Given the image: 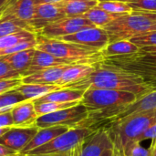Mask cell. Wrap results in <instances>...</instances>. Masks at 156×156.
<instances>
[{
    "label": "cell",
    "instance_id": "cell-26",
    "mask_svg": "<svg viewBox=\"0 0 156 156\" xmlns=\"http://www.w3.org/2000/svg\"><path fill=\"white\" fill-rule=\"evenodd\" d=\"M120 16H122V15L112 14V13H109V12L98 7V6H95V7L91 8L90 10H89L88 12H86L81 16L88 19L94 26H96L98 27H103L104 26L110 24L111 22H112L113 20L118 18Z\"/></svg>",
    "mask_w": 156,
    "mask_h": 156
},
{
    "label": "cell",
    "instance_id": "cell-13",
    "mask_svg": "<svg viewBox=\"0 0 156 156\" xmlns=\"http://www.w3.org/2000/svg\"><path fill=\"white\" fill-rule=\"evenodd\" d=\"M11 114L14 122V127L29 128L37 126L38 118L33 101L27 100L15 105L11 110Z\"/></svg>",
    "mask_w": 156,
    "mask_h": 156
},
{
    "label": "cell",
    "instance_id": "cell-9",
    "mask_svg": "<svg viewBox=\"0 0 156 156\" xmlns=\"http://www.w3.org/2000/svg\"><path fill=\"white\" fill-rule=\"evenodd\" d=\"M95 27L96 26H94L91 22L82 16L64 17L49 24L37 34L48 38L57 39L60 37L72 35L80 30Z\"/></svg>",
    "mask_w": 156,
    "mask_h": 156
},
{
    "label": "cell",
    "instance_id": "cell-17",
    "mask_svg": "<svg viewBox=\"0 0 156 156\" xmlns=\"http://www.w3.org/2000/svg\"><path fill=\"white\" fill-rule=\"evenodd\" d=\"M96 65L75 64V65L69 66L66 69V70L63 72L57 85L64 89L86 79L95 70Z\"/></svg>",
    "mask_w": 156,
    "mask_h": 156
},
{
    "label": "cell",
    "instance_id": "cell-15",
    "mask_svg": "<svg viewBox=\"0 0 156 156\" xmlns=\"http://www.w3.org/2000/svg\"><path fill=\"white\" fill-rule=\"evenodd\" d=\"M67 65H75V64L69 60L57 58L46 51L38 50L36 48L31 65L28 68V69L25 72L23 77L28 76L30 74H33L37 71H39L45 69L59 67V66H67Z\"/></svg>",
    "mask_w": 156,
    "mask_h": 156
},
{
    "label": "cell",
    "instance_id": "cell-34",
    "mask_svg": "<svg viewBox=\"0 0 156 156\" xmlns=\"http://www.w3.org/2000/svg\"><path fill=\"white\" fill-rule=\"evenodd\" d=\"M20 78H22V76L18 72L14 70L6 62L0 58V80Z\"/></svg>",
    "mask_w": 156,
    "mask_h": 156
},
{
    "label": "cell",
    "instance_id": "cell-22",
    "mask_svg": "<svg viewBox=\"0 0 156 156\" xmlns=\"http://www.w3.org/2000/svg\"><path fill=\"white\" fill-rule=\"evenodd\" d=\"M99 1L85 0H62L57 3L65 14L66 17H78L83 16L91 8L97 6Z\"/></svg>",
    "mask_w": 156,
    "mask_h": 156
},
{
    "label": "cell",
    "instance_id": "cell-29",
    "mask_svg": "<svg viewBox=\"0 0 156 156\" xmlns=\"http://www.w3.org/2000/svg\"><path fill=\"white\" fill-rule=\"evenodd\" d=\"M98 7L116 15H126L133 12L132 7L130 6L129 3L115 1V0H107V1H99Z\"/></svg>",
    "mask_w": 156,
    "mask_h": 156
},
{
    "label": "cell",
    "instance_id": "cell-3",
    "mask_svg": "<svg viewBox=\"0 0 156 156\" xmlns=\"http://www.w3.org/2000/svg\"><path fill=\"white\" fill-rule=\"evenodd\" d=\"M156 121V111L142 112L109 123L107 131L114 150L122 155L134 143H141L145 132Z\"/></svg>",
    "mask_w": 156,
    "mask_h": 156
},
{
    "label": "cell",
    "instance_id": "cell-18",
    "mask_svg": "<svg viewBox=\"0 0 156 156\" xmlns=\"http://www.w3.org/2000/svg\"><path fill=\"white\" fill-rule=\"evenodd\" d=\"M70 130L68 127L64 126H54V127H48V128H39L37 134L34 136V138L29 142V144L25 147V149L21 152V154L27 153L29 151H32L36 148H38L53 139L57 138L58 136L65 133Z\"/></svg>",
    "mask_w": 156,
    "mask_h": 156
},
{
    "label": "cell",
    "instance_id": "cell-6",
    "mask_svg": "<svg viewBox=\"0 0 156 156\" xmlns=\"http://www.w3.org/2000/svg\"><path fill=\"white\" fill-rule=\"evenodd\" d=\"M95 130L90 128H74L58 136L49 143L23 154V156H58L68 154L82 143Z\"/></svg>",
    "mask_w": 156,
    "mask_h": 156
},
{
    "label": "cell",
    "instance_id": "cell-14",
    "mask_svg": "<svg viewBox=\"0 0 156 156\" xmlns=\"http://www.w3.org/2000/svg\"><path fill=\"white\" fill-rule=\"evenodd\" d=\"M35 6V0H7L2 16H13L29 24L34 16Z\"/></svg>",
    "mask_w": 156,
    "mask_h": 156
},
{
    "label": "cell",
    "instance_id": "cell-1",
    "mask_svg": "<svg viewBox=\"0 0 156 156\" xmlns=\"http://www.w3.org/2000/svg\"><path fill=\"white\" fill-rule=\"evenodd\" d=\"M137 99L131 92L106 89L86 90L81 101L89 112L84 128L96 131L107 126Z\"/></svg>",
    "mask_w": 156,
    "mask_h": 156
},
{
    "label": "cell",
    "instance_id": "cell-10",
    "mask_svg": "<svg viewBox=\"0 0 156 156\" xmlns=\"http://www.w3.org/2000/svg\"><path fill=\"white\" fill-rule=\"evenodd\" d=\"M57 39L89 47L99 51H101L110 43L108 33L102 27H98L86 28L75 34L60 37Z\"/></svg>",
    "mask_w": 156,
    "mask_h": 156
},
{
    "label": "cell",
    "instance_id": "cell-23",
    "mask_svg": "<svg viewBox=\"0 0 156 156\" xmlns=\"http://www.w3.org/2000/svg\"><path fill=\"white\" fill-rule=\"evenodd\" d=\"M140 48L130 40H118L109 43L101 52L104 58L132 55L138 53Z\"/></svg>",
    "mask_w": 156,
    "mask_h": 156
},
{
    "label": "cell",
    "instance_id": "cell-21",
    "mask_svg": "<svg viewBox=\"0 0 156 156\" xmlns=\"http://www.w3.org/2000/svg\"><path fill=\"white\" fill-rule=\"evenodd\" d=\"M35 50L36 48H30L5 57H1L0 58L3 61L6 62L14 70L18 72L23 77L25 72L28 69V68L31 65Z\"/></svg>",
    "mask_w": 156,
    "mask_h": 156
},
{
    "label": "cell",
    "instance_id": "cell-19",
    "mask_svg": "<svg viewBox=\"0 0 156 156\" xmlns=\"http://www.w3.org/2000/svg\"><path fill=\"white\" fill-rule=\"evenodd\" d=\"M84 91L79 90H73L69 88L60 89L58 90L50 92L44 97L33 101L34 103L41 102H58V103H70L78 102L80 103L83 98Z\"/></svg>",
    "mask_w": 156,
    "mask_h": 156
},
{
    "label": "cell",
    "instance_id": "cell-8",
    "mask_svg": "<svg viewBox=\"0 0 156 156\" xmlns=\"http://www.w3.org/2000/svg\"><path fill=\"white\" fill-rule=\"evenodd\" d=\"M109 149H114L106 127L94 131L82 143L68 153V156H101Z\"/></svg>",
    "mask_w": 156,
    "mask_h": 156
},
{
    "label": "cell",
    "instance_id": "cell-37",
    "mask_svg": "<svg viewBox=\"0 0 156 156\" xmlns=\"http://www.w3.org/2000/svg\"><path fill=\"white\" fill-rule=\"evenodd\" d=\"M156 138V121L153 123V125L145 132V133L143 135L142 139H141V142L142 141H144V140H147V139H155Z\"/></svg>",
    "mask_w": 156,
    "mask_h": 156
},
{
    "label": "cell",
    "instance_id": "cell-27",
    "mask_svg": "<svg viewBox=\"0 0 156 156\" xmlns=\"http://www.w3.org/2000/svg\"><path fill=\"white\" fill-rule=\"evenodd\" d=\"M36 39H37V34L27 30H23L15 34L0 37V51L5 50L15 45H17L21 42L36 40Z\"/></svg>",
    "mask_w": 156,
    "mask_h": 156
},
{
    "label": "cell",
    "instance_id": "cell-28",
    "mask_svg": "<svg viewBox=\"0 0 156 156\" xmlns=\"http://www.w3.org/2000/svg\"><path fill=\"white\" fill-rule=\"evenodd\" d=\"M27 101V99L16 90V89L7 91L0 95V112H6L12 110V108L22 101Z\"/></svg>",
    "mask_w": 156,
    "mask_h": 156
},
{
    "label": "cell",
    "instance_id": "cell-36",
    "mask_svg": "<svg viewBox=\"0 0 156 156\" xmlns=\"http://www.w3.org/2000/svg\"><path fill=\"white\" fill-rule=\"evenodd\" d=\"M14 127V122L11 114V111L0 113V128Z\"/></svg>",
    "mask_w": 156,
    "mask_h": 156
},
{
    "label": "cell",
    "instance_id": "cell-47",
    "mask_svg": "<svg viewBox=\"0 0 156 156\" xmlns=\"http://www.w3.org/2000/svg\"><path fill=\"white\" fill-rule=\"evenodd\" d=\"M85 1H99V0H85Z\"/></svg>",
    "mask_w": 156,
    "mask_h": 156
},
{
    "label": "cell",
    "instance_id": "cell-44",
    "mask_svg": "<svg viewBox=\"0 0 156 156\" xmlns=\"http://www.w3.org/2000/svg\"><path fill=\"white\" fill-rule=\"evenodd\" d=\"M11 127H5V128H0V138L5 133H7L8 131H9V129H10Z\"/></svg>",
    "mask_w": 156,
    "mask_h": 156
},
{
    "label": "cell",
    "instance_id": "cell-33",
    "mask_svg": "<svg viewBox=\"0 0 156 156\" xmlns=\"http://www.w3.org/2000/svg\"><path fill=\"white\" fill-rule=\"evenodd\" d=\"M152 150L151 147L149 149L144 148L141 145V143L133 144L122 154V156H151Z\"/></svg>",
    "mask_w": 156,
    "mask_h": 156
},
{
    "label": "cell",
    "instance_id": "cell-35",
    "mask_svg": "<svg viewBox=\"0 0 156 156\" xmlns=\"http://www.w3.org/2000/svg\"><path fill=\"white\" fill-rule=\"evenodd\" d=\"M21 84H22V78L0 80V95L16 89Z\"/></svg>",
    "mask_w": 156,
    "mask_h": 156
},
{
    "label": "cell",
    "instance_id": "cell-2",
    "mask_svg": "<svg viewBox=\"0 0 156 156\" xmlns=\"http://www.w3.org/2000/svg\"><path fill=\"white\" fill-rule=\"evenodd\" d=\"M68 88L82 91L89 89L114 90L131 92L138 99L154 90L140 76L104 62L98 63L95 70L86 79Z\"/></svg>",
    "mask_w": 156,
    "mask_h": 156
},
{
    "label": "cell",
    "instance_id": "cell-40",
    "mask_svg": "<svg viewBox=\"0 0 156 156\" xmlns=\"http://www.w3.org/2000/svg\"><path fill=\"white\" fill-rule=\"evenodd\" d=\"M139 12H141L143 15L146 16L147 17L151 18L152 20L155 21L156 23V12H145V11H139Z\"/></svg>",
    "mask_w": 156,
    "mask_h": 156
},
{
    "label": "cell",
    "instance_id": "cell-46",
    "mask_svg": "<svg viewBox=\"0 0 156 156\" xmlns=\"http://www.w3.org/2000/svg\"><path fill=\"white\" fill-rule=\"evenodd\" d=\"M114 156H122L119 152H117L116 150H114Z\"/></svg>",
    "mask_w": 156,
    "mask_h": 156
},
{
    "label": "cell",
    "instance_id": "cell-42",
    "mask_svg": "<svg viewBox=\"0 0 156 156\" xmlns=\"http://www.w3.org/2000/svg\"><path fill=\"white\" fill-rule=\"evenodd\" d=\"M101 156H114V149H109L106 150Z\"/></svg>",
    "mask_w": 156,
    "mask_h": 156
},
{
    "label": "cell",
    "instance_id": "cell-30",
    "mask_svg": "<svg viewBox=\"0 0 156 156\" xmlns=\"http://www.w3.org/2000/svg\"><path fill=\"white\" fill-rule=\"evenodd\" d=\"M81 103V102H80ZM35 110L37 116H42L46 114H49L52 112H56L67 108H70L76 106L80 103L78 102H70V103H58V102H41V103H34Z\"/></svg>",
    "mask_w": 156,
    "mask_h": 156
},
{
    "label": "cell",
    "instance_id": "cell-41",
    "mask_svg": "<svg viewBox=\"0 0 156 156\" xmlns=\"http://www.w3.org/2000/svg\"><path fill=\"white\" fill-rule=\"evenodd\" d=\"M151 150H152V155L156 156V138L153 140L152 145H151Z\"/></svg>",
    "mask_w": 156,
    "mask_h": 156
},
{
    "label": "cell",
    "instance_id": "cell-4",
    "mask_svg": "<svg viewBox=\"0 0 156 156\" xmlns=\"http://www.w3.org/2000/svg\"><path fill=\"white\" fill-rule=\"evenodd\" d=\"M36 48L74 64L96 65L104 60L101 52L99 50L71 42L48 38L39 34H37Z\"/></svg>",
    "mask_w": 156,
    "mask_h": 156
},
{
    "label": "cell",
    "instance_id": "cell-5",
    "mask_svg": "<svg viewBox=\"0 0 156 156\" xmlns=\"http://www.w3.org/2000/svg\"><path fill=\"white\" fill-rule=\"evenodd\" d=\"M102 28L108 33L111 43L118 40H130L141 33L156 30V23L141 12L133 11L120 16Z\"/></svg>",
    "mask_w": 156,
    "mask_h": 156
},
{
    "label": "cell",
    "instance_id": "cell-38",
    "mask_svg": "<svg viewBox=\"0 0 156 156\" xmlns=\"http://www.w3.org/2000/svg\"><path fill=\"white\" fill-rule=\"evenodd\" d=\"M21 154L13 150V149H10L5 145H2L0 144V156H20Z\"/></svg>",
    "mask_w": 156,
    "mask_h": 156
},
{
    "label": "cell",
    "instance_id": "cell-43",
    "mask_svg": "<svg viewBox=\"0 0 156 156\" xmlns=\"http://www.w3.org/2000/svg\"><path fill=\"white\" fill-rule=\"evenodd\" d=\"M6 2H7V0H0V16H2V12L5 8Z\"/></svg>",
    "mask_w": 156,
    "mask_h": 156
},
{
    "label": "cell",
    "instance_id": "cell-45",
    "mask_svg": "<svg viewBox=\"0 0 156 156\" xmlns=\"http://www.w3.org/2000/svg\"><path fill=\"white\" fill-rule=\"evenodd\" d=\"M99 1H107V0H99ZM115 1H121V2H126V3H130L133 2L134 0H115Z\"/></svg>",
    "mask_w": 156,
    "mask_h": 156
},
{
    "label": "cell",
    "instance_id": "cell-16",
    "mask_svg": "<svg viewBox=\"0 0 156 156\" xmlns=\"http://www.w3.org/2000/svg\"><path fill=\"white\" fill-rule=\"evenodd\" d=\"M70 66H59L45 69L37 71L28 76L22 77L23 84H43V85H57L58 81L60 80L63 72L66 69Z\"/></svg>",
    "mask_w": 156,
    "mask_h": 156
},
{
    "label": "cell",
    "instance_id": "cell-32",
    "mask_svg": "<svg viewBox=\"0 0 156 156\" xmlns=\"http://www.w3.org/2000/svg\"><path fill=\"white\" fill-rule=\"evenodd\" d=\"M129 5L133 11L156 12V0H134Z\"/></svg>",
    "mask_w": 156,
    "mask_h": 156
},
{
    "label": "cell",
    "instance_id": "cell-31",
    "mask_svg": "<svg viewBox=\"0 0 156 156\" xmlns=\"http://www.w3.org/2000/svg\"><path fill=\"white\" fill-rule=\"evenodd\" d=\"M130 41L136 45L139 48L156 47V30L141 33L132 37Z\"/></svg>",
    "mask_w": 156,
    "mask_h": 156
},
{
    "label": "cell",
    "instance_id": "cell-20",
    "mask_svg": "<svg viewBox=\"0 0 156 156\" xmlns=\"http://www.w3.org/2000/svg\"><path fill=\"white\" fill-rule=\"evenodd\" d=\"M151 111H156V90H154L151 92L147 93L146 95L137 99L136 101H134L133 104L128 106L122 112H121L111 122L119 121L122 118H125L129 115H132L137 112H151Z\"/></svg>",
    "mask_w": 156,
    "mask_h": 156
},
{
    "label": "cell",
    "instance_id": "cell-24",
    "mask_svg": "<svg viewBox=\"0 0 156 156\" xmlns=\"http://www.w3.org/2000/svg\"><path fill=\"white\" fill-rule=\"evenodd\" d=\"M63 89L58 85H43V84H21L16 88V90L19 91L27 100L35 101L45 95Z\"/></svg>",
    "mask_w": 156,
    "mask_h": 156
},
{
    "label": "cell",
    "instance_id": "cell-7",
    "mask_svg": "<svg viewBox=\"0 0 156 156\" xmlns=\"http://www.w3.org/2000/svg\"><path fill=\"white\" fill-rule=\"evenodd\" d=\"M88 116L89 112L87 108L82 103H80L70 108L39 116L37 120L36 125L38 128L54 126H64L69 129L84 128Z\"/></svg>",
    "mask_w": 156,
    "mask_h": 156
},
{
    "label": "cell",
    "instance_id": "cell-25",
    "mask_svg": "<svg viewBox=\"0 0 156 156\" xmlns=\"http://www.w3.org/2000/svg\"><path fill=\"white\" fill-rule=\"evenodd\" d=\"M23 30L34 32L28 23L15 18L13 16H0V37L15 34ZM35 33V32H34Z\"/></svg>",
    "mask_w": 156,
    "mask_h": 156
},
{
    "label": "cell",
    "instance_id": "cell-39",
    "mask_svg": "<svg viewBox=\"0 0 156 156\" xmlns=\"http://www.w3.org/2000/svg\"><path fill=\"white\" fill-rule=\"evenodd\" d=\"M62 0H35L36 5L40 4H57L61 2Z\"/></svg>",
    "mask_w": 156,
    "mask_h": 156
},
{
    "label": "cell",
    "instance_id": "cell-12",
    "mask_svg": "<svg viewBox=\"0 0 156 156\" xmlns=\"http://www.w3.org/2000/svg\"><path fill=\"white\" fill-rule=\"evenodd\" d=\"M38 130L39 128L37 126L29 128L11 127L9 131L0 138V144L21 154L25 147L37 134Z\"/></svg>",
    "mask_w": 156,
    "mask_h": 156
},
{
    "label": "cell",
    "instance_id": "cell-11",
    "mask_svg": "<svg viewBox=\"0 0 156 156\" xmlns=\"http://www.w3.org/2000/svg\"><path fill=\"white\" fill-rule=\"evenodd\" d=\"M66 17L58 4H40L35 6L34 16L29 25L37 34L49 24Z\"/></svg>",
    "mask_w": 156,
    "mask_h": 156
},
{
    "label": "cell",
    "instance_id": "cell-48",
    "mask_svg": "<svg viewBox=\"0 0 156 156\" xmlns=\"http://www.w3.org/2000/svg\"><path fill=\"white\" fill-rule=\"evenodd\" d=\"M21 155H22V154H21ZM22 156H23V155H22Z\"/></svg>",
    "mask_w": 156,
    "mask_h": 156
}]
</instances>
